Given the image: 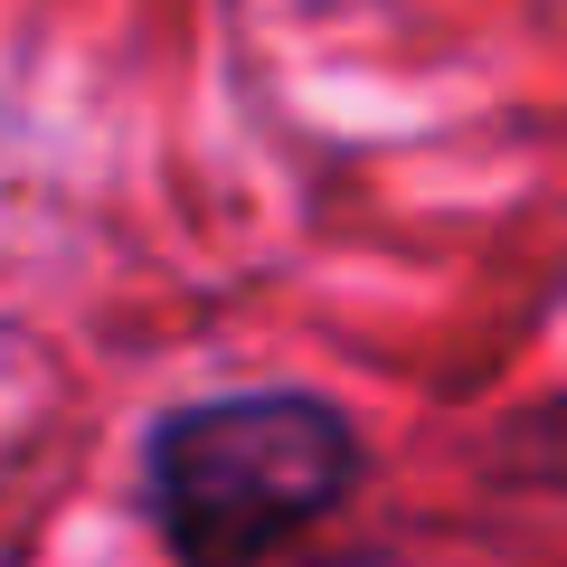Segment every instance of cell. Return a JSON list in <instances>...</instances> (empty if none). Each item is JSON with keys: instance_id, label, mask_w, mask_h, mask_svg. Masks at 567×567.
<instances>
[{"instance_id": "obj_1", "label": "cell", "mask_w": 567, "mask_h": 567, "mask_svg": "<svg viewBox=\"0 0 567 567\" xmlns=\"http://www.w3.org/2000/svg\"><path fill=\"white\" fill-rule=\"evenodd\" d=\"M350 473L360 445L322 398H218L152 435V502L181 567H256L275 539L322 520Z\"/></svg>"}]
</instances>
